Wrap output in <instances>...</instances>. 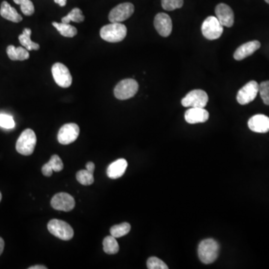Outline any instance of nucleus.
<instances>
[{"mask_svg":"<svg viewBox=\"0 0 269 269\" xmlns=\"http://www.w3.org/2000/svg\"><path fill=\"white\" fill-rule=\"evenodd\" d=\"M128 34L126 26L120 22H111L102 27L100 32L101 38L110 43L122 42Z\"/></svg>","mask_w":269,"mask_h":269,"instance_id":"f257e3e1","label":"nucleus"},{"mask_svg":"<svg viewBox=\"0 0 269 269\" xmlns=\"http://www.w3.org/2000/svg\"><path fill=\"white\" fill-rule=\"evenodd\" d=\"M218 243L213 238L202 240L198 246V256L204 264H211L218 258L219 254Z\"/></svg>","mask_w":269,"mask_h":269,"instance_id":"f03ea898","label":"nucleus"},{"mask_svg":"<svg viewBox=\"0 0 269 269\" xmlns=\"http://www.w3.org/2000/svg\"><path fill=\"white\" fill-rule=\"evenodd\" d=\"M37 143V137L34 131L26 129L20 136L16 140V150L24 156H30L34 152Z\"/></svg>","mask_w":269,"mask_h":269,"instance_id":"7ed1b4c3","label":"nucleus"},{"mask_svg":"<svg viewBox=\"0 0 269 269\" xmlns=\"http://www.w3.org/2000/svg\"><path fill=\"white\" fill-rule=\"evenodd\" d=\"M138 90V84L134 78H126L118 83L114 89V94L120 100L134 98Z\"/></svg>","mask_w":269,"mask_h":269,"instance_id":"20e7f679","label":"nucleus"},{"mask_svg":"<svg viewBox=\"0 0 269 269\" xmlns=\"http://www.w3.org/2000/svg\"><path fill=\"white\" fill-rule=\"evenodd\" d=\"M48 228L54 236L64 241H69L74 237V230L69 224L64 220L52 219L48 223Z\"/></svg>","mask_w":269,"mask_h":269,"instance_id":"39448f33","label":"nucleus"},{"mask_svg":"<svg viewBox=\"0 0 269 269\" xmlns=\"http://www.w3.org/2000/svg\"><path fill=\"white\" fill-rule=\"evenodd\" d=\"M202 36L208 40H216L223 34V26L216 16H208L202 24Z\"/></svg>","mask_w":269,"mask_h":269,"instance_id":"423d86ee","label":"nucleus"},{"mask_svg":"<svg viewBox=\"0 0 269 269\" xmlns=\"http://www.w3.org/2000/svg\"><path fill=\"white\" fill-rule=\"evenodd\" d=\"M208 98L204 90L197 89L191 90L181 101L184 107L204 108L208 102Z\"/></svg>","mask_w":269,"mask_h":269,"instance_id":"0eeeda50","label":"nucleus"},{"mask_svg":"<svg viewBox=\"0 0 269 269\" xmlns=\"http://www.w3.org/2000/svg\"><path fill=\"white\" fill-rule=\"evenodd\" d=\"M134 7L130 2L122 3L112 9L108 14L111 22H122L129 19L134 14Z\"/></svg>","mask_w":269,"mask_h":269,"instance_id":"6e6552de","label":"nucleus"},{"mask_svg":"<svg viewBox=\"0 0 269 269\" xmlns=\"http://www.w3.org/2000/svg\"><path fill=\"white\" fill-rule=\"evenodd\" d=\"M52 74L56 83L62 88H69L72 78L69 69L64 64L57 62L52 67Z\"/></svg>","mask_w":269,"mask_h":269,"instance_id":"1a4fd4ad","label":"nucleus"},{"mask_svg":"<svg viewBox=\"0 0 269 269\" xmlns=\"http://www.w3.org/2000/svg\"><path fill=\"white\" fill-rule=\"evenodd\" d=\"M259 93V84L256 81H250L243 86L237 94L236 99L241 105H247L255 98Z\"/></svg>","mask_w":269,"mask_h":269,"instance_id":"9d476101","label":"nucleus"},{"mask_svg":"<svg viewBox=\"0 0 269 269\" xmlns=\"http://www.w3.org/2000/svg\"><path fill=\"white\" fill-rule=\"evenodd\" d=\"M80 134V128L76 124L70 123L62 126L58 131V140L63 145L72 143L78 138Z\"/></svg>","mask_w":269,"mask_h":269,"instance_id":"9b49d317","label":"nucleus"},{"mask_svg":"<svg viewBox=\"0 0 269 269\" xmlns=\"http://www.w3.org/2000/svg\"><path fill=\"white\" fill-rule=\"evenodd\" d=\"M51 206L58 211L70 212L75 206V200L68 193H58L52 198Z\"/></svg>","mask_w":269,"mask_h":269,"instance_id":"f8f14e48","label":"nucleus"},{"mask_svg":"<svg viewBox=\"0 0 269 269\" xmlns=\"http://www.w3.org/2000/svg\"><path fill=\"white\" fill-rule=\"evenodd\" d=\"M216 15L220 24L223 26L232 27L234 24V13L232 8L224 3H220L216 6Z\"/></svg>","mask_w":269,"mask_h":269,"instance_id":"ddd939ff","label":"nucleus"},{"mask_svg":"<svg viewBox=\"0 0 269 269\" xmlns=\"http://www.w3.org/2000/svg\"><path fill=\"white\" fill-rule=\"evenodd\" d=\"M154 27L162 37H168L172 32V20L166 13H158L154 19Z\"/></svg>","mask_w":269,"mask_h":269,"instance_id":"4468645a","label":"nucleus"},{"mask_svg":"<svg viewBox=\"0 0 269 269\" xmlns=\"http://www.w3.org/2000/svg\"><path fill=\"white\" fill-rule=\"evenodd\" d=\"M248 125L253 132L266 134L269 132V118L265 114H256L249 119Z\"/></svg>","mask_w":269,"mask_h":269,"instance_id":"2eb2a0df","label":"nucleus"},{"mask_svg":"<svg viewBox=\"0 0 269 269\" xmlns=\"http://www.w3.org/2000/svg\"><path fill=\"white\" fill-rule=\"evenodd\" d=\"M210 114L204 108H190L185 113V120L190 124L205 123L208 120Z\"/></svg>","mask_w":269,"mask_h":269,"instance_id":"dca6fc26","label":"nucleus"},{"mask_svg":"<svg viewBox=\"0 0 269 269\" xmlns=\"http://www.w3.org/2000/svg\"><path fill=\"white\" fill-rule=\"evenodd\" d=\"M260 46V42H258V40H252V42H247V43L240 46L236 50L234 55V58L237 61H241V60L252 56L254 52L259 50Z\"/></svg>","mask_w":269,"mask_h":269,"instance_id":"f3484780","label":"nucleus"},{"mask_svg":"<svg viewBox=\"0 0 269 269\" xmlns=\"http://www.w3.org/2000/svg\"><path fill=\"white\" fill-rule=\"evenodd\" d=\"M128 162L124 158H119L111 163L107 168V175L110 179H118L124 174L128 168Z\"/></svg>","mask_w":269,"mask_h":269,"instance_id":"a211bd4d","label":"nucleus"},{"mask_svg":"<svg viewBox=\"0 0 269 269\" xmlns=\"http://www.w3.org/2000/svg\"><path fill=\"white\" fill-rule=\"evenodd\" d=\"M0 14L4 19L14 22H20L22 20V16L18 14L16 9L12 7L6 1L2 2V3Z\"/></svg>","mask_w":269,"mask_h":269,"instance_id":"6ab92c4d","label":"nucleus"},{"mask_svg":"<svg viewBox=\"0 0 269 269\" xmlns=\"http://www.w3.org/2000/svg\"><path fill=\"white\" fill-rule=\"evenodd\" d=\"M6 52H7L8 56L12 61H24L30 58L28 50L22 46L15 48L13 45H10L8 46Z\"/></svg>","mask_w":269,"mask_h":269,"instance_id":"aec40b11","label":"nucleus"},{"mask_svg":"<svg viewBox=\"0 0 269 269\" xmlns=\"http://www.w3.org/2000/svg\"><path fill=\"white\" fill-rule=\"evenodd\" d=\"M32 30L30 28H24L22 34L19 36L20 43L27 50H38L40 46L38 44L34 43L31 40Z\"/></svg>","mask_w":269,"mask_h":269,"instance_id":"412c9836","label":"nucleus"},{"mask_svg":"<svg viewBox=\"0 0 269 269\" xmlns=\"http://www.w3.org/2000/svg\"><path fill=\"white\" fill-rule=\"evenodd\" d=\"M52 26L58 30V32L67 38H74L76 36L77 31L76 28L72 26V25H70L69 24H64V22H52Z\"/></svg>","mask_w":269,"mask_h":269,"instance_id":"4be33fe9","label":"nucleus"},{"mask_svg":"<svg viewBox=\"0 0 269 269\" xmlns=\"http://www.w3.org/2000/svg\"><path fill=\"white\" fill-rule=\"evenodd\" d=\"M104 250L107 254H116L119 252V244L116 238L112 236H106L102 242Z\"/></svg>","mask_w":269,"mask_h":269,"instance_id":"5701e85b","label":"nucleus"},{"mask_svg":"<svg viewBox=\"0 0 269 269\" xmlns=\"http://www.w3.org/2000/svg\"><path fill=\"white\" fill-rule=\"evenodd\" d=\"M131 230V226L129 223L120 224L114 225L112 226L110 229L111 235L114 236V238H120V237L124 236L126 234H129Z\"/></svg>","mask_w":269,"mask_h":269,"instance_id":"b1692460","label":"nucleus"},{"mask_svg":"<svg viewBox=\"0 0 269 269\" xmlns=\"http://www.w3.org/2000/svg\"><path fill=\"white\" fill-rule=\"evenodd\" d=\"M84 20L82 12L78 8H75L67 15L62 18V22L69 24L70 22H82Z\"/></svg>","mask_w":269,"mask_h":269,"instance_id":"393cba45","label":"nucleus"},{"mask_svg":"<svg viewBox=\"0 0 269 269\" xmlns=\"http://www.w3.org/2000/svg\"><path fill=\"white\" fill-rule=\"evenodd\" d=\"M76 180L80 184L84 186H90L94 182V174L89 172L87 169L77 172Z\"/></svg>","mask_w":269,"mask_h":269,"instance_id":"a878e982","label":"nucleus"},{"mask_svg":"<svg viewBox=\"0 0 269 269\" xmlns=\"http://www.w3.org/2000/svg\"><path fill=\"white\" fill-rule=\"evenodd\" d=\"M14 2L20 6L21 10L26 16H31L34 14V4L31 0H14Z\"/></svg>","mask_w":269,"mask_h":269,"instance_id":"bb28decb","label":"nucleus"},{"mask_svg":"<svg viewBox=\"0 0 269 269\" xmlns=\"http://www.w3.org/2000/svg\"><path fill=\"white\" fill-rule=\"evenodd\" d=\"M184 6V0H162V6L164 10H170L180 8Z\"/></svg>","mask_w":269,"mask_h":269,"instance_id":"cd10ccee","label":"nucleus"},{"mask_svg":"<svg viewBox=\"0 0 269 269\" xmlns=\"http://www.w3.org/2000/svg\"><path fill=\"white\" fill-rule=\"evenodd\" d=\"M146 266L149 269H168V266L161 260L152 256L148 260Z\"/></svg>","mask_w":269,"mask_h":269,"instance_id":"c85d7f7f","label":"nucleus"},{"mask_svg":"<svg viewBox=\"0 0 269 269\" xmlns=\"http://www.w3.org/2000/svg\"><path fill=\"white\" fill-rule=\"evenodd\" d=\"M0 126L4 129H13L15 126L13 118L7 114H0Z\"/></svg>","mask_w":269,"mask_h":269,"instance_id":"c756f323","label":"nucleus"},{"mask_svg":"<svg viewBox=\"0 0 269 269\" xmlns=\"http://www.w3.org/2000/svg\"><path fill=\"white\" fill-rule=\"evenodd\" d=\"M259 92L264 104L269 106V81L262 82L259 84Z\"/></svg>","mask_w":269,"mask_h":269,"instance_id":"7c9ffc66","label":"nucleus"},{"mask_svg":"<svg viewBox=\"0 0 269 269\" xmlns=\"http://www.w3.org/2000/svg\"><path fill=\"white\" fill-rule=\"evenodd\" d=\"M48 163L50 164L54 172H60L64 168L63 162L62 161L61 158L58 155L52 156Z\"/></svg>","mask_w":269,"mask_h":269,"instance_id":"2f4dec72","label":"nucleus"},{"mask_svg":"<svg viewBox=\"0 0 269 269\" xmlns=\"http://www.w3.org/2000/svg\"><path fill=\"white\" fill-rule=\"evenodd\" d=\"M52 167H51L50 164L49 163H46L44 166L42 168V174L44 175L45 176H51L52 174Z\"/></svg>","mask_w":269,"mask_h":269,"instance_id":"473e14b6","label":"nucleus"},{"mask_svg":"<svg viewBox=\"0 0 269 269\" xmlns=\"http://www.w3.org/2000/svg\"><path fill=\"white\" fill-rule=\"evenodd\" d=\"M86 169H87L89 172H90V173L94 174L95 169L94 163L92 162H88L87 164H86Z\"/></svg>","mask_w":269,"mask_h":269,"instance_id":"72a5a7b5","label":"nucleus"},{"mask_svg":"<svg viewBox=\"0 0 269 269\" xmlns=\"http://www.w3.org/2000/svg\"><path fill=\"white\" fill-rule=\"evenodd\" d=\"M54 2L62 7H64L67 4V0H54Z\"/></svg>","mask_w":269,"mask_h":269,"instance_id":"f704fd0d","label":"nucleus"},{"mask_svg":"<svg viewBox=\"0 0 269 269\" xmlns=\"http://www.w3.org/2000/svg\"><path fill=\"white\" fill-rule=\"evenodd\" d=\"M4 242L2 238L0 237V256L2 254L3 250H4Z\"/></svg>","mask_w":269,"mask_h":269,"instance_id":"c9c22d12","label":"nucleus"},{"mask_svg":"<svg viewBox=\"0 0 269 269\" xmlns=\"http://www.w3.org/2000/svg\"><path fill=\"white\" fill-rule=\"evenodd\" d=\"M46 266H34L30 267L28 269H46Z\"/></svg>","mask_w":269,"mask_h":269,"instance_id":"e433bc0d","label":"nucleus"},{"mask_svg":"<svg viewBox=\"0 0 269 269\" xmlns=\"http://www.w3.org/2000/svg\"><path fill=\"white\" fill-rule=\"evenodd\" d=\"M1 200H2V194H1V192H0V202H1Z\"/></svg>","mask_w":269,"mask_h":269,"instance_id":"4c0bfd02","label":"nucleus"},{"mask_svg":"<svg viewBox=\"0 0 269 269\" xmlns=\"http://www.w3.org/2000/svg\"><path fill=\"white\" fill-rule=\"evenodd\" d=\"M266 2L268 4H269V0H265Z\"/></svg>","mask_w":269,"mask_h":269,"instance_id":"58836bf2","label":"nucleus"}]
</instances>
